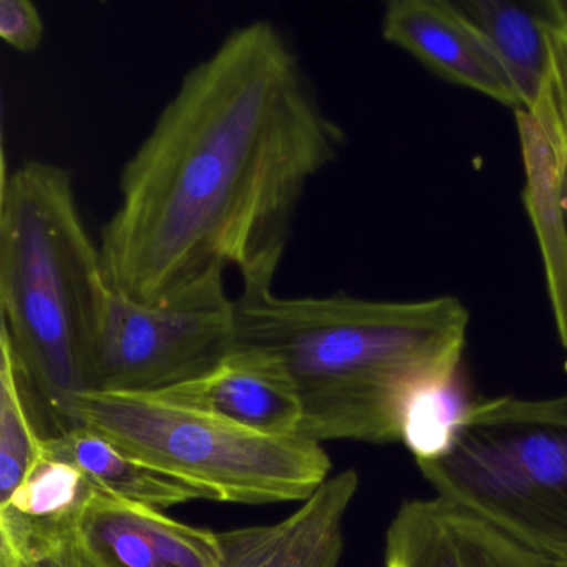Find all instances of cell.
Returning <instances> with one entry per match:
<instances>
[{
    "instance_id": "277c9868",
    "label": "cell",
    "mask_w": 567,
    "mask_h": 567,
    "mask_svg": "<svg viewBox=\"0 0 567 567\" xmlns=\"http://www.w3.org/2000/svg\"><path fill=\"white\" fill-rule=\"evenodd\" d=\"M437 497L549 560L567 557V394L471 401L416 460Z\"/></svg>"
},
{
    "instance_id": "8fae6325",
    "label": "cell",
    "mask_w": 567,
    "mask_h": 567,
    "mask_svg": "<svg viewBox=\"0 0 567 567\" xmlns=\"http://www.w3.org/2000/svg\"><path fill=\"white\" fill-rule=\"evenodd\" d=\"M360 477L348 470L281 520L220 534L217 567H338L344 549V519Z\"/></svg>"
},
{
    "instance_id": "7402d4cb",
    "label": "cell",
    "mask_w": 567,
    "mask_h": 567,
    "mask_svg": "<svg viewBox=\"0 0 567 567\" xmlns=\"http://www.w3.org/2000/svg\"><path fill=\"white\" fill-rule=\"evenodd\" d=\"M564 210H566V217H567V171H566V178H564Z\"/></svg>"
},
{
    "instance_id": "3957f363",
    "label": "cell",
    "mask_w": 567,
    "mask_h": 567,
    "mask_svg": "<svg viewBox=\"0 0 567 567\" xmlns=\"http://www.w3.org/2000/svg\"><path fill=\"white\" fill-rule=\"evenodd\" d=\"M111 287L68 168L28 161L4 175L0 200V338L42 441L82 426L92 358Z\"/></svg>"
},
{
    "instance_id": "7c38bea8",
    "label": "cell",
    "mask_w": 567,
    "mask_h": 567,
    "mask_svg": "<svg viewBox=\"0 0 567 567\" xmlns=\"http://www.w3.org/2000/svg\"><path fill=\"white\" fill-rule=\"evenodd\" d=\"M456 8L484 35L506 71L520 111L549 122V24L557 0H460Z\"/></svg>"
},
{
    "instance_id": "8992f818",
    "label": "cell",
    "mask_w": 567,
    "mask_h": 567,
    "mask_svg": "<svg viewBox=\"0 0 567 567\" xmlns=\"http://www.w3.org/2000/svg\"><path fill=\"white\" fill-rule=\"evenodd\" d=\"M235 347V300L215 280L144 305L112 290L92 358L91 391L152 394L214 370Z\"/></svg>"
},
{
    "instance_id": "5bb4252c",
    "label": "cell",
    "mask_w": 567,
    "mask_h": 567,
    "mask_svg": "<svg viewBox=\"0 0 567 567\" xmlns=\"http://www.w3.org/2000/svg\"><path fill=\"white\" fill-rule=\"evenodd\" d=\"M42 453L74 464L94 489L138 506L162 511L192 501H214L204 487L142 463L85 426L42 441Z\"/></svg>"
},
{
    "instance_id": "9c48e42d",
    "label": "cell",
    "mask_w": 567,
    "mask_h": 567,
    "mask_svg": "<svg viewBox=\"0 0 567 567\" xmlns=\"http://www.w3.org/2000/svg\"><path fill=\"white\" fill-rule=\"evenodd\" d=\"M381 34L444 81L520 111L499 59L454 2L393 0L384 11Z\"/></svg>"
},
{
    "instance_id": "9a60e30c",
    "label": "cell",
    "mask_w": 567,
    "mask_h": 567,
    "mask_svg": "<svg viewBox=\"0 0 567 567\" xmlns=\"http://www.w3.org/2000/svg\"><path fill=\"white\" fill-rule=\"evenodd\" d=\"M94 487L68 461L42 453L11 497L0 504V550L75 533Z\"/></svg>"
},
{
    "instance_id": "d6986e66",
    "label": "cell",
    "mask_w": 567,
    "mask_h": 567,
    "mask_svg": "<svg viewBox=\"0 0 567 567\" xmlns=\"http://www.w3.org/2000/svg\"><path fill=\"white\" fill-rule=\"evenodd\" d=\"M0 567H97L79 547L75 533L18 550H0Z\"/></svg>"
},
{
    "instance_id": "ffe728a7",
    "label": "cell",
    "mask_w": 567,
    "mask_h": 567,
    "mask_svg": "<svg viewBox=\"0 0 567 567\" xmlns=\"http://www.w3.org/2000/svg\"><path fill=\"white\" fill-rule=\"evenodd\" d=\"M44 21L31 0L0 2V38L22 54H32L44 41Z\"/></svg>"
},
{
    "instance_id": "ba28073f",
    "label": "cell",
    "mask_w": 567,
    "mask_h": 567,
    "mask_svg": "<svg viewBox=\"0 0 567 567\" xmlns=\"http://www.w3.org/2000/svg\"><path fill=\"white\" fill-rule=\"evenodd\" d=\"M147 396L267 436L298 434L303 417L300 394L287 367L258 348H234L204 377Z\"/></svg>"
},
{
    "instance_id": "44dd1931",
    "label": "cell",
    "mask_w": 567,
    "mask_h": 567,
    "mask_svg": "<svg viewBox=\"0 0 567 567\" xmlns=\"http://www.w3.org/2000/svg\"><path fill=\"white\" fill-rule=\"evenodd\" d=\"M549 567H567V557H563V559L550 560Z\"/></svg>"
},
{
    "instance_id": "6da1fadb",
    "label": "cell",
    "mask_w": 567,
    "mask_h": 567,
    "mask_svg": "<svg viewBox=\"0 0 567 567\" xmlns=\"http://www.w3.org/2000/svg\"><path fill=\"white\" fill-rule=\"evenodd\" d=\"M344 141L280 28L234 29L122 168L99 240L109 287L172 303L235 268L241 291L274 288L301 198Z\"/></svg>"
},
{
    "instance_id": "30bf717a",
    "label": "cell",
    "mask_w": 567,
    "mask_h": 567,
    "mask_svg": "<svg viewBox=\"0 0 567 567\" xmlns=\"http://www.w3.org/2000/svg\"><path fill=\"white\" fill-rule=\"evenodd\" d=\"M550 560L461 507L408 501L391 520L383 567H549Z\"/></svg>"
},
{
    "instance_id": "e0dca14e",
    "label": "cell",
    "mask_w": 567,
    "mask_h": 567,
    "mask_svg": "<svg viewBox=\"0 0 567 567\" xmlns=\"http://www.w3.org/2000/svg\"><path fill=\"white\" fill-rule=\"evenodd\" d=\"M467 404L461 393L460 377L447 386L430 391L416 401L403 433V443L416 460H426L443 450Z\"/></svg>"
},
{
    "instance_id": "4fadbf2b",
    "label": "cell",
    "mask_w": 567,
    "mask_h": 567,
    "mask_svg": "<svg viewBox=\"0 0 567 567\" xmlns=\"http://www.w3.org/2000/svg\"><path fill=\"white\" fill-rule=\"evenodd\" d=\"M514 114L526 174L524 204L539 241L557 337L567 351L566 167L556 142L544 125L526 111H516Z\"/></svg>"
},
{
    "instance_id": "52a82bcc",
    "label": "cell",
    "mask_w": 567,
    "mask_h": 567,
    "mask_svg": "<svg viewBox=\"0 0 567 567\" xmlns=\"http://www.w3.org/2000/svg\"><path fill=\"white\" fill-rule=\"evenodd\" d=\"M75 539L97 567H217L220 534L94 489Z\"/></svg>"
},
{
    "instance_id": "2e32d148",
    "label": "cell",
    "mask_w": 567,
    "mask_h": 567,
    "mask_svg": "<svg viewBox=\"0 0 567 567\" xmlns=\"http://www.w3.org/2000/svg\"><path fill=\"white\" fill-rule=\"evenodd\" d=\"M41 456L42 440L29 414L11 348L0 338V504Z\"/></svg>"
},
{
    "instance_id": "ac0fdd59",
    "label": "cell",
    "mask_w": 567,
    "mask_h": 567,
    "mask_svg": "<svg viewBox=\"0 0 567 567\" xmlns=\"http://www.w3.org/2000/svg\"><path fill=\"white\" fill-rule=\"evenodd\" d=\"M549 122L544 128L556 142L567 171V12L559 0L549 24Z\"/></svg>"
},
{
    "instance_id": "7a4b0ae2",
    "label": "cell",
    "mask_w": 567,
    "mask_h": 567,
    "mask_svg": "<svg viewBox=\"0 0 567 567\" xmlns=\"http://www.w3.org/2000/svg\"><path fill=\"white\" fill-rule=\"evenodd\" d=\"M467 324L456 297L284 298L268 288L235 300L234 348L268 351L287 367L301 436L386 444L403 441L421 396L460 377Z\"/></svg>"
},
{
    "instance_id": "5b68a950",
    "label": "cell",
    "mask_w": 567,
    "mask_h": 567,
    "mask_svg": "<svg viewBox=\"0 0 567 567\" xmlns=\"http://www.w3.org/2000/svg\"><path fill=\"white\" fill-rule=\"evenodd\" d=\"M75 414L82 426L218 503H303L330 477V456L318 441L267 436L147 394L89 391Z\"/></svg>"
}]
</instances>
